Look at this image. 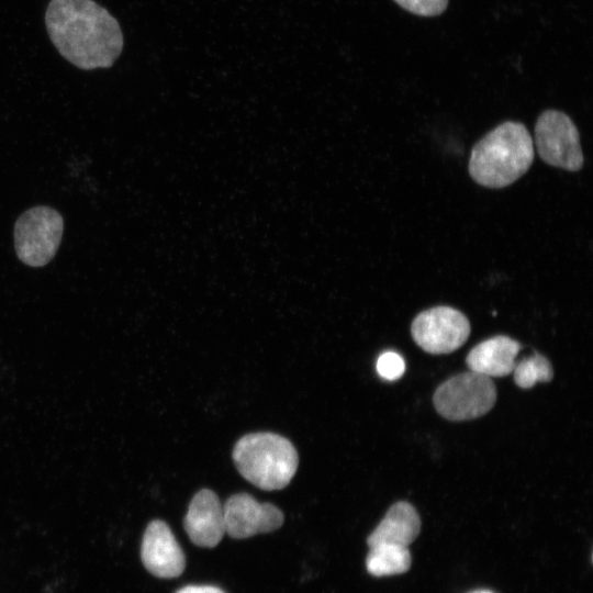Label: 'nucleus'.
I'll use <instances>...</instances> for the list:
<instances>
[{
    "label": "nucleus",
    "mask_w": 593,
    "mask_h": 593,
    "mask_svg": "<svg viewBox=\"0 0 593 593\" xmlns=\"http://www.w3.org/2000/svg\"><path fill=\"white\" fill-rule=\"evenodd\" d=\"M402 9L419 16H436L445 12L448 0H393Z\"/></svg>",
    "instance_id": "nucleus-15"
},
{
    "label": "nucleus",
    "mask_w": 593,
    "mask_h": 593,
    "mask_svg": "<svg viewBox=\"0 0 593 593\" xmlns=\"http://www.w3.org/2000/svg\"><path fill=\"white\" fill-rule=\"evenodd\" d=\"M535 145L539 157L548 165L568 171L583 166V153L578 128L570 116L558 110H546L535 124Z\"/></svg>",
    "instance_id": "nucleus-6"
},
{
    "label": "nucleus",
    "mask_w": 593,
    "mask_h": 593,
    "mask_svg": "<svg viewBox=\"0 0 593 593\" xmlns=\"http://www.w3.org/2000/svg\"><path fill=\"white\" fill-rule=\"evenodd\" d=\"M176 593H225L214 585H187L179 589Z\"/></svg>",
    "instance_id": "nucleus-17"
},
{
    "label": "nucleus",
    "mask_w": 593,
    "mask_h": 593,
    "mask_svg": "<svg viewBox=\"0 0 593 593\" xmlns=\"http://www.w3.org/2000/svg\"><path fill=\"white\" fill-rule=\"evenodd\" d=\"M472 593H493V592L486 591V590H480V591H474Z\"/></svg>",
    "instance_id": "nucleus-18"
},
{
    "label": "nucleus",
    "mask_w": 593,
    "mask_h": 593,
    "mask_svg": "<svg viewBox=\"0 0 593 593\" xmlns=\"http://www.w3.org/2000/svg\"><path fill=\"white\" fill-rule=\"evenodd\" d=\"M467 316L451 306H435L417 314L411 325L414 342L434 355L460 348L470 335Z\"/></svg>",
    "instance_id": "nucleus-7"
},
{
    "label": "nucleus",
    "mask_w": 593,
    "mask_h": 593,
    "mask_svg": "<svg viewBox=\"0 0 593 593\" xmlns=\"http://www.w3.org/2000/svg\"><path fill=\"white\" fill-rule=\"evenodd\" d=\"M495 401L496 389L491 378L471 370L449 378L434 393L435 409L450 421L480 417Z\"/></svg>",
    "instance_id": "nucleus-5"
},
{
    "label": "nucleus",
    "mask_w": 593,
    "mask_h": 593,
    "mask_svg": "<svg viewBox=\"0 0 593 593\" xmlns=\"http://www.w3.org/2000/svg\"><path fill=\"white\" fill-rule=\"evenodd\" d=\"M225 534L244 539L270 533L283 524V513L276 505L259 502L246 492L231 495L223 504Z\"/></svg>",
    "instance_id": "nucleus-8"
},
{
    "label": "nucleus",
    "mask_w": 593,
    "mask_h": 593,
    "mask_svg": "<svg viewBox=\"0 0 593 593\" xmlns=\"http://www.w3.org/2000/svg\"><path fill=\"white\" fill-rule=\"evenodd\" d=\"M513 373L514 382L523 389L532 388L537 382H549L553 376L550 361L538 353L516 362Z\"/></svg>",
    "instance_id": "nucleus-14"
},
{
    "label": "nucleus",
    "mask_w": 593,
    "mask_h": 593,
    "mask_svg": "<svg viewBox=\"0 0 593 593\" xmlns=\"http://www.w3.org/2000/svg\"><path fill=\"white\" fill-rule=\"evenodd\" d=\"M534 161V143L523 123L506 121L472 147L470 177L479 184L500 189L526 174Z\"/></svg>",
    "instance_id": "nucleus-2"
},
{
    "label": "nucleus",
    "mask_w": 593,
    "mask_h": 593,
    "mask_svg": "<svg viewBox=\"0 0 593 593\" xmlns=\"http://www.w3.org/2000/svg\"><path fill=\"white\" fill-rule=\"evenodd\" d=\"M183 526L190 540L199 547L212 548L222 540L225 534L224 511L215 492L202 489L193 495Z\"/></svg>",
    "instance_id": "nucleus-10"
},
{
    "label": "nucleus",
    "mask_w": 593,
    "mask_h": 593,
    "mask_svg": "<svg viewBox=\"0 0 593 593\" xmlns=\"http://www.w3.org/2000/svg\"><path fill=\"white\" fill-rule=\"evenodd\" d=\"M232 456L242 477L266 491L286 488L299 465L298 451L292 443L268 432L243 436L235 444Z\"/></svg>",
    "instance_id": "nucleus-3"
},
{
    "label": "nucleus",
    "mask_w": 593,
    "mask_h": 593,
    "mask_svg": "<svg viewBox=\"0 0 593 593\" xmlns=\"http://www.w3.org/2000/svg\"><path fill=\"white\" fill-rule=\"evenodd\" d=\"M141 558L153 575L163 579L179 577L186 567L183 551L169 526L160 519L152 521L143 535Z\"/></svg>",
    "instance_id": "nucleus-9"
},
{
    "label": "nucleus",
    "mask_w": 593,
    "mask_h": 593,
    "mask_svg": "<svg viewBox=\"0 0 593 593\" xmlns=\"http://www.w3.org/2000/svg\"><path fill=\"white\" fill-rule=\"evenodd\" d=\"M421 519L415 507L404 501L394 503L367 538L368 546L393 544L409 547L418 536Z\"/></svg>",
    "instance_id": "nucleus-12"
},
{
    "label": "nucleus",
    "mask_w": 593,
    "mask_h": 593,
    "mask_svg": "<svg viewBox=\"0 0 593 593\" xmlns=\"http://www.w3.org/2000/svg\"><path fill=\"white\" fill-rule=\"evenodd\" d=\"M45 24L59 54L80 69L109 68L122 53L119 22L93 0H51Z\"/></svg>",
    "instance_id": "nucleus-1"
},
{
    "label": "nucleus",
    "mask_w": 593,
    "mask_h": 593,
    "mask_svg": "<svg viewBox=\"0 0 593 593\" xmlns=\"http://www.w3.org/2000/svg\"><path fill=\"white\" fill-rule=\"evenodd\" d=\"M405 362L401 355L395 351H385L377 360V371L385 380H396L404 373Z\"/></svg>",
    "instance_id": "nucleus-16"
},
{
    "label": "nucleus",
    "mask_w": 593,
    "mask_h": 593,
    "mask_svg": "<svg viewBox=\"0 0 593 593\" xmlns=\"http://www.w3.org/2000/svg\"><path fill=\"white\" fill-rule=\"evenodd\" d=\"M64 232V219L55 209L38 205L23 212L14 224L18 258L30 267H43L56 255Z\"/></svg>",
    "instance_id": "nucleus-4"
},
{
    "label": "nucleus",
    "mask_w": 593,
    "mask_h": 593,
    "mask_svg": "<svg viewBox=\"0 0 593 593\" xmlns=\"http://www.w3.org/2000/svg\"><path fill=\"white\" fill-rule=\"evenodd\" d=\"M521 344L499 335L474 346L466 358L471 371L486 377H504L513 372Z\"/></svg>",
    "instance_id": "nucleus-11"
},
{
    "label": "nucleus",
    "mask_w": 593,
    "mask_h": 593,
    "mask_svg": "<svg viewBox=\"0 0 593 593\" xmlns=\"http://www.w3.org/2000/svg\"><path fill=\"white\" fill-rule=\"evenodd\" d=\"M366 567L374 577L400 574L411 567V553L407 547L393 544L369 546Z\"/></svg>",
    "instance_id": "nucleus-13"
}]
</instances>
